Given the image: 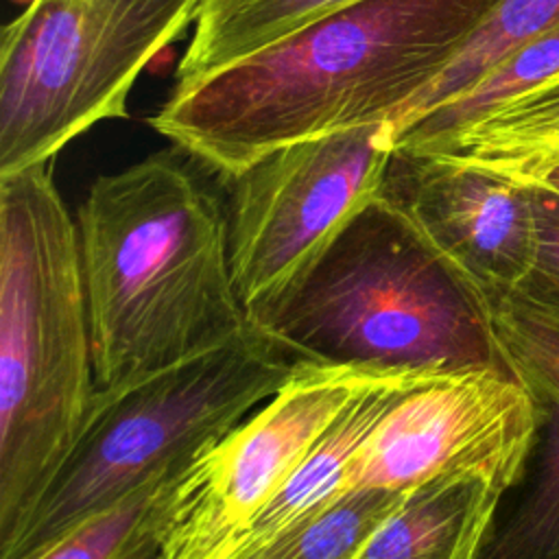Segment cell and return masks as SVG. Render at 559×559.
<instances>
[{
    "mask_svg": "<svg viewBox=\"0 0 559 559\" xmlns=\"http://www.w3.org/2000/svg\"><path fill=\"white\" fill-rule=\"evenodd\" d=\"M186 469L157 476L94 513L35 559H157Z\"/></svg>",
    "mask_w": 559,
    "mask_h": 559,
    "instance_id": "obj_17",
    "label": "cell"
},
{
    "mask_svg": "<svg viewBox=\"0 0 559 559\" xmlns=\"http://www.w3.org/2000/svg\"><path fill=\"white\" fill-rule=\"evenodd\" d=\"M487 301L531 397L533 430L474 559H559V312L515 290Z\"/></svg>",
    "mask_w": 559,
    "mask_h": 559,
    "instance_id": "obj_11",
    "label": "cell"
},
{
    "mask_svg": "<svg viewBox=\"0 0 559 559\" xmlns=\"http://www.w3.org/2000/svg\"><path fill=\"white\" fill-rule=\"evenodd\" d=\"M96 391L249 332L229 218L173 148L100 175L76 212Z\"/></svg>",
    "mask_w": 559,
    "mask_h": 559,
    "instance_id": "obj_2",
    "label": "cell"
},
{
    "mask_svg": "<svg viewBox=\"0 0 559 559\" xmlns=\"http://www.w3.org/2000/svg\"><path fill=\"white\" fill-rule=\"evenodd\" d=\"M496 0H356L205 79L173 87L148 120L234 179L262 155L395 122Z\"/></svg>",
    "mask_w": 559,
    "mask_h": 559,
    "instance_id": "obj_1",
    "label": "cell"
},
{
    "mask_svg": "<svg viewBox=\"0 0 559 559\" xmlns=\"http://www.w3.org/2000/svg\"><path fill=\"white\" fill-rule=\"evenodd\" d=\"M533 183H542L555 192H559V162H555L552 166H548Z\"/></svg>",
    "mask_w": 559,
    "mask_h": 559,
    "instance_id": "obj_21",
    "label": "cell"
},
{
    "mask_svg": "<svg viewBox=\"0 0 559 559\" xmlns=\"http://www.w3.org/2000/svg\"><path fill=\"white\" fill-rule=\"evenodd\" d=\"M531 430L533 406L520 380L493 371L432 376L378 419L347 465L343 491H408L454 474L485 476L502 491Z\"/></svg>",
    "mask_w": 559,
    "mask_h": 559,
    "instance_id": "obj_9",
    "label": "cell"
},
{
    "mask_svg": "<svg viewBox=\"0 0 559 559\" xmlns=\"http://www.w3.org/2000/svg\"><path fill=\"white\" fill-rule=\"evenodd\" d=\"M249 325L293 362L520 380L485 293L382 194Z\"/></svg>",
    "mask_w": 559,
    "mask_h": 559,
    "instance_id": "obj_3",
    "label": "cell"
},
{
    "mask_svg": "<svg viewBox=\"0 0 559 559\" xmlns=\"http://www.w3.org/2000/svg\"><path fill=\"white\" fill-rule=\"evenodd\" d=\"M528 186L535 210V255L515 293L559 312V192L542 183Z\"/></svg>",
    "mask_w": 559,
    "mask_h": 559,
    "instance_id": "obj_20",
    "label": "cell"
},
{
    "mask_svg": "<svg viewBox=\"0 0 559 559\" xmlns=\"http://www.w3.org/2000/svg\"><path fill=\"white\" fill-rule=\"evenodd\" d=\"M559 72V26L531 39L472 87L428 116L393 131V146L430 148Z\"/></svg>",
    "mask_w": 559,
    "mask_h": 559,
    "instance_id": "obj_18",
    "label": "cell"
},
{
    "mask_svg": "<svg viewBox=\"0 0 559 559\" xmlns=\"http://www.w3.org/2000/svg\"><path fill=\"white\" fill-rule=\"evenodd\" d=\"M406 491L347 489L245 559H354Z\"/></svg>",
    "mask_w": 559,
    "mask_h": 559,
    "instance_id": "obj_19",
    "label": "cell"
},
{
    "mask_svg": "<svg viewBox=\"0 0 559 559\" xmlns=\"http://www.w3.org/2000/svg\"><path fill=\"white\" fill-rule=\"evenodd\" d=\"M393 122L284 144L231 181L229 262L247 321L273 308L382 190Z\"/></svg>",
    "mask_w": 559,
    "mask_h": 559,
    "instance_id": "obj_7",
    "label": "cell"
},
{
    "mask_svg": "<svg viewBox=\"0 0 559 559\" xmlns=\"http://www.w3.org/2000/svg\"><path fill=\"white\" fill-rule=\"evenodd\" d=\"M559 26V0H496L467 39L393 122L402 129L452 100L531 39Z\"/></svg>",
    "mask_w": 559,
    "mask_h": 559,
    "instance_id": "obj_16",
    "label": "cell"
},
{
    "mask_svg": "<svg viewBox=\"0 0 559 559\" xmlns=\"http://www.w3.org/2000/svg\"><path fill=\"white\" fill-rule=\"evenodd\" d=\"M203 0H28L0 46V177L57 153L96 122L127 118L146 63Z\"/></svg>",
    "mask_w": 559,
    "mask_h": 559,
    "instance_id": "obj_6",
    "label": "cell"
},
{
    "mask_svg": "<svg viewBox=\"0 0 559 559\" xmlns=\"http://www.w3.org/2000/svg\"><path fill=\"white\" fill-rule=\"evenodd\" d=\"M417 151L452 155L522 183L535 181L559 159V72L467 129Z\"/></svg>",
    "mask_w": 559,
    "mask_h": 559,
    "instance_id": "obj_14",
    "label": "cell"
},
{
    "mask_svg": "<svg viewBox=\"0 0 559 559\" xmlns=\"http://www.w3.org/2000/svg\"><path fill=\"white\" fill-rule=\"evenodd\" d=\"M380 194L487 299L520 288L528 275L535 255L528 183L452 155L393 146Z\"/></svg>",
    "mask_w": 559,
    "mask_h": 559,
    "instance_id": "obj_10",
    "label": "cell"
},
{
    "mask_svg": "<svg viewBox=\"0 0 559 559\" xmlns=\"http://www.w3.org/2000/svg\"><path fill=\"white\" fill-rule=\"evenodd\" d=\"M426 378H432V373L389 371L356 393L319 437L290 478L240 533L227 559L249 557L343 493L345 472L354 452L373 430L378 419L389 411V406L408 386Z\"/></svg>",
    "mask_w": 559,
    "mask_h": 559,
    "instance_id": "obj_12",
    "label": "cell"
},
{
    "mask_svg": "<svg viewBox=\"0 0 559 559\" xmlns=\"http://www.w3.org/2000/svg\"><path fill=\"white\" fill-rule=\"evenodd\" d=\"M52 166L0 177V550L63 465L96 393L79 227Z\"/></svg>",
    "mask_w": 559,
    "mask_h": 559,
    "instance_id": "obj_4",
    "label": "cell"
},
{
    "mask_svg": "<svg viewBox=\"0 0 559 559\" xmlns=\"http://www.w3.org/2000/svg\"><path fill=\"white\" fill-rule=\"evenodd\" d=\"M498 496L478 474L417 485L354 559H474Z\"/></svg>",
    "mask_w": 559,
    "mask_h": 559,
    "instance_id": "obj_13",
    "label": "cell"
},
{
    "mask_svg": "<svg viewBox=\"0 0 559 559\" xmlns=\"http://www.w3.org/2000/svg\"><path fill=\"white\" fill-rule=\"evenodd\" d=\"M356 0H203L175 87L205 79Z\"/></svg>",
    "mask_w": 559,
    "mask_h": 559,
    "instance_id": "obj_15",
    "label": "cell"
},
{
    "mask_svg": "<svg viewBox=\"0 0 559 559\" xmlns=\"http://www.w3.org/2000/svg\"><path fill=\"white\" fill-rule=\"evenodd\" d=\"M295 362L249 328L236 341L111 391H96L81 432L0 559H35L83 520L188 467L290 378Z\"/></svg>",
    "mask_w": 559,
    "mask_h": 559,
    "instance_id": "obj_5",
    "label": "cell"
},
{
    "mask_svg": "<svg viewBox=\"0 0 559 559\" xmlns=\"http://www.w3.org/2000/svg\"><path fill=\"white\" fill-rule=\"evenodd\" d=\"M382 373L295 362L273 397L188 465L157 559H227L349 400Z\"/></svg>",
    "mask_w": 559,
    "mask_h": 559,
    "instance_id": "obj_8",
    "label": "cell"
}]
</instances>
